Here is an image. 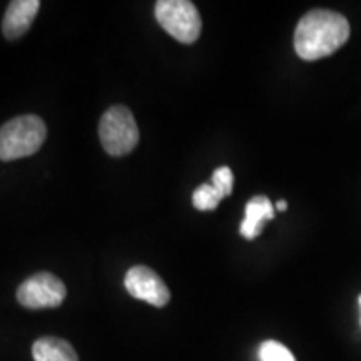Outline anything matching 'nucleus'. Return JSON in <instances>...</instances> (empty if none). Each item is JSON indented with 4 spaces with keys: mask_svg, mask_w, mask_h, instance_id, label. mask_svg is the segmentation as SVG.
I'll return each instance as SVG.
<instances>
[{
    "mask_svg": "<svg viewBox=\"0 0 361 361\" xmlns=\"http://www.w3.org/2000/svg\"><path fill=\"white\" fill-rule=\"evenodd\" d=\"M348 39V20L341 13L319 8L308 12L300 20L295 32V49L303 61H318L336 52Z\"/></svg>",
    "mask_w": 361,
    "mask_h": 361,
    "instance_id": "f257e3e1",
    "label": "nucleus"
},
{
    "mask_svg": "<svg viewBox=\"0 0 361 361\" xmlns=\"http://www.w3.org/2000/svg\"><path fill=\"white\" fill-rule=\"evenodd\" d=\"M47 137V128L39 116L13 117L0 128V161H16L35 154Z\"/></svg>",
    "mask_w": 361,
    "mask_h": 361,
    "instance_id": "f03ea898",
    "label": "nucleus"
},
{
    "mask_svg": "<svg viewBox=\"0 0 361 361\" xmlns=\"http://www.w3.org/2000/svg\"><path fill=\"white\" fill-rule=\"evenodd\" d=\"M99 137L102 147L111 156L129 154L139 142V128L133 112L124 106H112L101 117Z\"/></svg>",
    "mask_w": 361,
    "mask_h": 361,
    "instance_id": "7ed1b4c3",
    "label": "nucleus"
},
{
    "mask_svg": "<svg viewBox=\"0 0 361 361\" xmlns=\"http://www.w3.org/2000/svg\"><path fill=\"white\" fill-rule=\"evenodd\" d=\"M156 20L171 37L183 44H194L201 34V16L189 0H159L156 4Z\"/></svg>",
    "mask_w": 361,
    "mask_h": 361,
    "instance_id": "20e7f679",
    "label": "nucleus"
},
{
    "mask_svg": "<svg viewBox=\"0 0 361 361\" xmlns=\"http://www.w3.org/2000/svg\"><path fill=\"white\" fill-rule=\"evenodd\" d=\"M66 284L52 273H37L27 278L17 290V301L29 310L57 308L66 300Z\"/></svg>",
    "mask_w": 361,
    "mask_h": 361,
    "instance_id": "39448f33",
    "label": "nucleus"
},
{
    "mask_svg": "<svg viewBox=\"0 0 361 361\" xmlns=\"http://www.w3.org/2000/svg\"><path fill=\"white\" fill-rule=\"evenodd\" d=\"M124 286L135 300L162 308L169 303L171 293L159 274L147 266H134L128 271L124 278Z\"/></svg>",
    "mask_w": 361,
    "mask_h": 361,
    "instance_id": "423d86ee",
    "label": "nucleus"
},
{
    "mask_svg": "<svg viewBox=\"0 0 361 361\" xmlns=\"http://www.w3.org/2000/svg\"><path fill=\"white\" fill-rule=\"evenodd\" d=\"M40 8L39 0H13L8 4L2 20V34L8 40H16L30 29Z\"/></svg>",
    "mask_w": 361,
    "mask_h": 361,
    "instance_id": "0eeeda50",
    "label": "nucleus"
},
{
    "mask_svg": "<svg viewBox=\"0 0 361 361\" xmlns=\"http://www.w3.org/2000/svg\"><path fill=\"white\" fill-rule=\"evenodd\" d=\"M274 218V206L271 204V201L266 196H255L250 202L246 204V214L243 219L241 231L243 238L246 239H255L259 236L261 229H263L266 219Z\"/></svg>",
    "mask_w": 361,
    "mask_h": 361,
    "instance_id": "6e6552de",
    "label": "nucleus"
},
{
    "mask_svg": "<svg viewBox=\"0 0 361 361\" xmlns=\"http://www.w3.org/2000/svg\"><path fill=\"white\" fill-rule=\"evenodd\" d=\"M34 361H79L78 353L69 341L61 338H39L32 346Z\"/></svg>",
    "mask_w": 361,
    "mask_h": 361,
    "instance_id": "1a4fd4ad",
    "label": "nucleus"
},
{
    "mask_svg": "<svg viewBox=\"0 0 361 361\" xmlns=\"http://www.w3.org/2000/svg\"><path fill=\"white\" fill-rule=\"evenodd\" d=\"M223 197L213 184H201L192 194V204L200 211H214Z\"/></svg>",
    "mask_w": 361,
    "mask_h": 361,
    "instance_id": "9d476101",
    "label": "nucleus"
},
{
    "mask_svg": "<svg viewBox=\"0 0 361 361\" xmlns=\"http://www.w3.org/2000/svg\"><path fill=\"white\" fill-rule=\"evenodd\" d=\"M261 361H296L295 356L283 343L268 340L259 348Z\"/></svg>",
    "mask_w": 361,
    "mask_h": 361,
    "instance_id": "9b49d317",
    "label": "nucleus"
},
{
    "mask_svg": "<svg viewBox=\"0 0 361 361\" xmlns=\"http://www.w3.org/2000/svg\"><path fill=\"white\" fill-rule=\"evenodd\" d=\"M233 183H234V178H233V173L231 169L228 168V166H221L214 171L213 174V186L218 189V191L223 194V196H229L233 191Z\"/></svg>",
    "mask_w": 361,
    "mask_h": 361,
    "instance_id": "f8f14e48",
    "label": "nucleus"
},
{
    "mask_svg": "<svg viewBox=\"0 0 361 361\" xmlns=\"http://www.w3.org/2000/svg\"><path fill=\"white\" fill-rule=\"evenodd\" d=\"M286 201H279L278 204H276V209H279V211H286Z\"/></svg>",
    "mask_w": 361,
    "mask_h": 361,
    "instance_id": "ddd939ff",
    "label": "nucleus"
},
{
    "mask_svg": "<svg viewBox=\"0 0 361 361\" xmlns=\"http://www.w3.org/2000/svg\"><path fill=\"white\" fill-rule=\"evenodd\" d=\"M358 301H360V308H361V296L358 298Z\"/></svg>",
    "mask_w": 361,
    "mask_h": 361,
    "instance_id": "4468645a",
    "label": "nucleus"
}]
</instances>
